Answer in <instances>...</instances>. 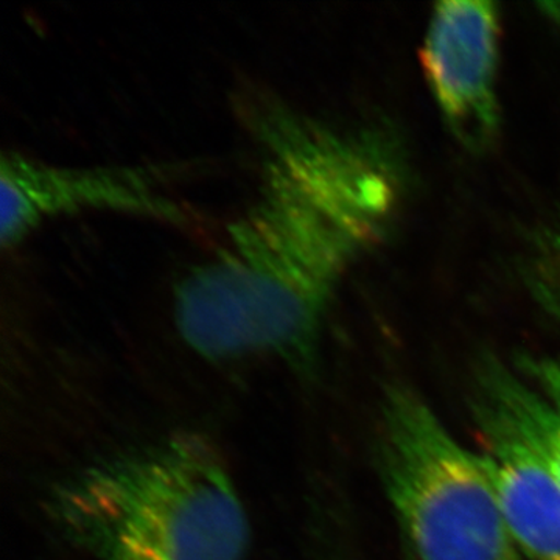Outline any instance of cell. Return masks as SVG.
Wrapping results in <instances>:
<instances>
[{
	"label": "cell",
	"mask_w": 560,
	"mask_h": 560,
	"mask_svg": "<svg viewBox=\"0 0 560 560\" xmlns=\"http://www.w3.org/2000/svg\"><path fill=\"white\" fill-rule=\"evenodd\" d=\"M254 131L259 189L219 250L176 283V329L202 359L270 357L313 378L337 291L396 219L407 164L386 131L340 130L287 106L261 110Z\"/></svg>",
	"instance_id": "cell-1"
},
{
	"label": "cell",
	"mask_w": 560,
	"mask_h": 560,
	"mask_svg": "<svg viewBox=\"0 0 560 560\" xmlns=\"http://www.w3.org/2000/svg\"><path fill=\"white\" fill-rule=\"evenodd\" d=\"M51 522L94 560H246L248 512L200 434L114 453L51 490Z\"/></svg>",
	"instance_id": "cell-2"
},
{
	"label": "cell",
	"mask_w": 560,
	"mask_h": 560,
	"mask_svg": "<svg viewBox=\"0 0 560 560\" xmlns=\"http://www.w3.org/2000/svg\"><path fill=\"white\" fill-rule=\"evenodd\" d=\"M377 460L408 560H528L480 452L411 386H386Z\"/></svg>",
	"instance_id": "cell-3"
},
{
	"label": "cell",
	"mask_w": 560,
	"mask_h": 560,
	"mask_svg": "<svg viewBox=\"0 0 560 560\" xmlns=\"http://www.w3.org/2000/svg\"><path fill=\"white\" fill-rule=\"evenodd\" d=\"M121 213L171 224L189 221L149 165H58L20 151L0 160V242L16 248L51 220Z\"/></svg>",
	"instance_id": "cell-4"
},
{
	"label": "cell",
	"mask_w": 560,
	"mask_h": 560,
	"mask_svg": "<svg viewBox=\"0 0 560 560\" xmlns=\"http://www.w3.org/2000/svg\"><path fill=\"white\" fill-rule=\"evenodd\" d=\"M499 5L445 0L431 11L420 62L442 120L471 153L488 150L500 128Z\"/></svg>",
	"instance_id": "cell-5"
},
{
	"label": "cell",
	"mask_w": 560,
	"mask_h": 560,
	"mask_svg": "<svg viewBox=\"0 0 560 560\" xmlns=\"http://www.w3.org/2000/svg\"><path fill=\"white\" fill-rule=\"evenodd\" d=\"M481 456L528 560H560V485L492 412L471 404Z\"/></svg>",
	"instance_id": "cell-6"
},
{
	"label": "cell",
	"mask_w": 560,
	"mask_h": 560,
	"mask_svg": "<svg viewBox=\"0 0 560 560\" xmlns=\"http://www.w3.org/2000/svg\"><path fill=\"white\" fill-rule=\"evenodd\" d=\"M471 404L492 412L560 485V416L521 372L485 357Z\"/></svg>",
	"instance_id": "cell-7"
},
{
	"label": "cell",
	"mask_w": 560,
	"mask_h": 560,
	"mask_svg": "<svg viewBox=\"0 0 560 560\" xmlns=\"http://www.w3.org/2000/svg\"><path fill=\"white\" fill-rule=\"evenodd\" d=\"M529 285L560 324V237L548 238L529 264Z\"/></svg>",
	"instance_id": "cell-8"
},
{
	"label": "cell",
	"mask_w": 560,
	"mask_h": 560,
	"mask_svg": "<svg viewBox=\"0 0 560 560\" xmlns=\"http://www.w3.org/2000/svg\"><path fill=\"white\" fill-rule=\"evenodd\" d=\"M515 370L521 372L560 416V357L522 353L515 361Z\"/></svg>",
	"instance_id": "cell-9"
},
{
	"label": "cell",
	"mask_w": 560,
	"mask_h": 560,
	"mask_svg": "<svg viewBox=\"0 0 560 560\" xmlns=\"http://www.w3.org/2000/svg\"><path fill=\"white\" fill-rule=\"evenodd\" d=\"M539 7L544 14L560 25V2H544Z\"/></svg>",
	"instance_id": "cell-10"
}]
</instances>
